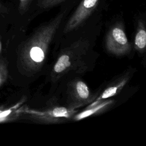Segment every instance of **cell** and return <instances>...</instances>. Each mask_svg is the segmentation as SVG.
Here are the masks:
<instances>
[{
    "label": "cell",
    "mask_w": 146,
    "mask_h": 146,
    "mask_svg": "<svg viewBox=\"0 0 146 146\" xmlns=\"http://www.w3.org/2000/svg\"><path fill=\"white\" fill-rule=\"evenodd\" d=\"M60 13L40 27L22 47L18 61L21 68L27 73L36 71L43 64L53 38L63 18Z\"/></svg>",
    "instance_id": "1"
},
{
    "label": "cell",
    "mask_w": 146,
    "mask_h": 146,
    "mask_svg": "<svg viewBox=\"0 0 146 146\" xmlns=\"http://www.w3.org/2000/svg\"><path fill=\"white\" fill-rule=\"evenodd\" d=\"M89 48L88 41L80 39L62 50L52 67V79L55 82L71 71H83Z\"/></svg>",
    "instance_id": "2"
},
{
    "label": "cell",
    "mask_w": 146,
    "mask_h": 146,
    "mask_svg": "<svg viewBox=\"0 0 146 146\" xmlns=\"http://www.w3.org/2000/svg\"><path fill=\"white\" fill-rule=\"evenodd\" d=\"M21 115L42 123H56L73 117L77 111L63 106H51L43 110H36L22 105L19 110Z\"/></svg>",
    "instance_id": "3"
},
{
    "label": "cell",
    "mask_w": 146,
    "mask_h": 146,
    "mask_svg": "<svg viewBox=\"0 0 146 146\" xmlns=\"http://www.w3.org/2000/svg\"><path fill=\"white\" fill-rule=\"evenodd\" d=\"M96 97V94L92 92L87 84L80 79L71 82L67 90V107L76 110L88 105Z\"/></svg>",
    "instance_id": "4"
},
{
    "label": "cell",
    "mask_w": 146,
    "mask_h": 146,
    "mask_svg": "<svg viewBox=\"0 0 146 146\" xmlns=\"http://www.w3.org/2000/svg\"><path fill=\"white\" fill-rule=\"evenodd\" d=\"M106 47L110 53L116 56H123L130 52L131 46L123 23H117L110 27L106 35Z\"/></svg>",
    "instance_id": "5"
},
{
    "label": "cell",
    "mask_w": 146,
    "mask_h": 146,
    "mask_svg": "<svg viewBox=\"0 0 146 146\" xmlns=\"http://www.w3.org/2000/svg\"><path fill=\"white\" fill-rule=\"evenodd\" d=\"M98 2L99 0H82L67 21L64 32H70L80 26L95 10Z\"/></svg>",
    "instance_id": "6"
},
{
    "label": "cell",
    "mask_w": 146,
    "mask_h": 146,
    "mask_svg": "<svg viewBox=\"0 0 146 146\" xmlns=\"http://www.w3.org/2000/svg\"><path fill=\"white\" fill-rule=\"evenodd\" d=\"M130 78V75L129 72H127L124 75H122L118 78L116 79L113 82L111 83L103 91V92L99 94V95L94 99V100L89 104L87 108H90L94 107L103 100L110 99L112 96H114L119 94L120 91L124 87L126 84L128 83Z\"/></svg>",
    "instance_id": "7"
},
{
    "label": "cell",
    "mask_w": 146,
    "mask_h": 146,
    "mask_svg": "<svg viewBox=\"0 0 146 146\" xmlns=\"http://www.w3.org/2000/svg\"><path fill=\"white\" fill-rule=\"evenodd\" d=\"M114 103L113 100L107 99L99 104L90 108H86V109L77 114H75L73 116L74 120L78 121L83 119L86 117H89L90 116L99 114L101 112H104L106 110L108 109L110 106H111Z\"/></svg>",
    "instance_id": "8"
},
{
    "label": "cell",
    "mask_w": 146,
    "mask_h": 146,
    "mask_svg": "<svg viewBox=\"0 0 146 146\" xmlns=\"http://www.w3.org/2000/svg\"><path fill=\"white\" fill-rule=\"evenodd\" d=\"M25 102V99L21 100L15 105L5 107L4 106L0 107V123H6L17 119L21 115L19 110Z\"/></svg>",
    "instance_id": "9"
},
{
    "label": "cell",
    "mask_w": 146,
    "mask_h": 146,
    "mask_svg": "<svg viewBox=\"0 0 146 146\" xmlns=\"http://www.w3.org/2000/svg\"><path fill=\"white\" fill-rule=\"evenodd\" d=\"M146 31L145 22L139 19L137 22L136 30L134 39V47L140 53H143L145 50Z\"/></svg>",
    "instance_id": "10"
},
{
    "label": "cell",
    "mask_w": 146,
    "mask_h": 146,
    "mask_svg": "<svg viewBox=\"0 0 146 146\" xmlns=\"http://www.w3.org/2000/svg\"><path fill=\"white\" fill-rule=\"evenodd\" d=\"M9 75L7 63L6 61L0 58V87L6 82Z\"/></svg>",
    "instance_id": "11"
},
{
    "label": "cell",
    "mask_w": 146,
    "mask_h": 146,
    "mask_svg": "<svg viewBox=\"0 0 146 146\" xmlns=\"http://www.w3.org/2000/svg\"><path fill=\"white\" fill-rule=\"evenodd\" d=\"M65 0H38V5L40 8L47 9L52 7Z\"/></svg>",
    "instance_id": "12"
},
{
    "label": "cell",
    "mask_w": 146,
    "mask_h": 146,
    "mask_svg": "<svg viewBox=\"0 0 146 146\" xmlns=\"http://www.w3.org/2000/svg\"><path fill=\"white\" fill-rule=\"evenodd\" d=\"M33 0H19V10L21 14L25 13L28 9Z\"/></svg>",
    "instance_id": "13"
},
{
    "label": "cell",
    "mask_w": 146,
    "mask_h": 146,
    "mask_svg": "<svg viewBox=\"0 0 146 146\" xmlns=\"http://www.w3.org/2000/svg\"><path fill=\"white\" fill-rule=\"evenodd\" d=\"M0 10H2V11H3L2 6V5H1V3H0Z\"/></svg>",
    "instance_id": "14"
},
{
    "label": "cell",
    "mask_w": 146,
    "mask_h": 146,
    "mask_svg": "<svg viewBox=\"0 0 146 146\" xmlns=\"http://www.w3.org/2000/svg\"><path fill=\"white\" fill-rule=\"evenodd\" d=\"M1 42H0V51H1Z\"/></svg>",
    "instance_id": "15"
}]
</instances>
